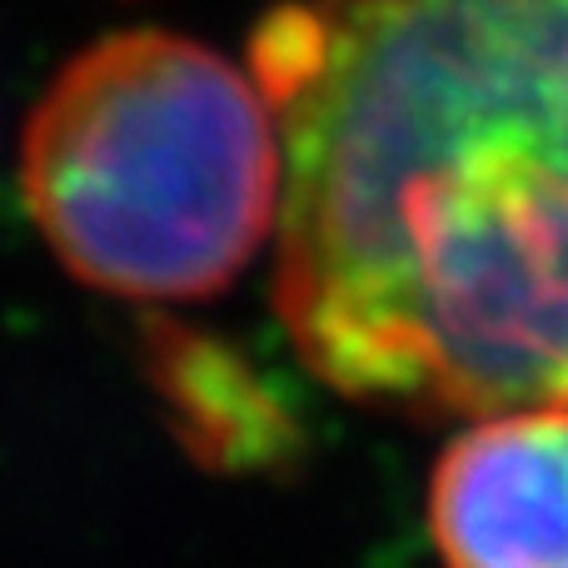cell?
Wrapping results in <instances>:
<instances>
[{
  "mask_svg": "<svg viewBox=\"0 0 568 568\" xmlns=\"http://www.w3.org/2000/svg\"><path fill=\"white\" fill-rule=\"evenodd\" d=\"M275 310L404 419L568 409V0H284Z\"/></svg>",
  "mask_w": 568,
  "mask_h": 568,
  "instance_id": "obj_1",
  "label": "cell"
},
{
  "mask_svg": "<svg viewBox=\"0 0 568 568\" xmlns=\"http://www.w3.org/2000/svg\"><path fill=\"white\" fill-rule=\"evenodd\" d=\"M20 190L80 284L205 300L280 225V125L250 65L170 30H120L40 95Z\"/></svg>",
  "mask_w": 568,
  "mask_h": 568,
  "instance_id": "obj_2",
  "label": "cell"
},
{
  "mask_svg": "<svg viewBox=\"0 0 568 568\" xmlns=\"http://www.w3.org/2000/svg\"><path fill=\"white\" fill-rule=\"evenodd\" d=\"M444 568H568V409L474 419L429 474Z\"/></svg>",
  "mask_w": 568,
  "mask_h": 568,
  "instance_id": "obj_3",
  "label": "cell"
}]
</instances>
